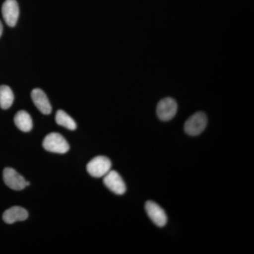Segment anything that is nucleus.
<instances>
[{
	"label": "nucleus",
	"mask_w": 254,
	"mask_h": 254,
	"mask_svg": "<svg viewBox=\"0 0 254 254\" xmlns=\"http://www.w3.org/2000/svg\"><path fill=\"white\" fill-rule=\"evenodd\" d=\"M43 145L48 151L60 154L67 153L69 150V145L66 140L60 133L55 132L47 135L43 140Z\"/></svg>",
	"instance_id": "1"
},
{
	"label": "nucleus",
	"mask_w": 254,
	"mask_h": 254,
	"mask_svg": "<svg viewBox=\"0 0 254 254\" xmlns=\"http://www.w3.org/2000/svg\"><path fill=\"white\" fill-rule=\"evenodd\" d=\"M208 124L206 115L202 112L193 114L185 124V131L190 136H198L200 134Z\"/></svg>",
	"instance_id": "2"
},
{
	"label": "nucleus",
	"mask_w": 254,
	"mask_h": 254,
	"mask_svg": "<svg viewBox=\"0 0 254 254\" xmlns=\"http://www.w3.org/2000/svg\"><path fill=\"white\" fill-rule=\"evenodd\" d=\"M112 163L109 158L100 155L92 159L87 165L88 173L95 178L104 177L111 170Z\"/></svg>",
	"instance_id": "3"
},
{
	"label": "nucleus",
	"mask_w": 254,
	"mask_h": 254,
	"mask_svg": "<svg viewBox=\"0 0 254 254\" xmlns=\"http://www.w3.org/2000/svg\"><path fill=\"white\" fill-rule=\"evenodd\" d=\"M177 108V102L173 98H163L159 102L157 106V115L162 121H170L176 115Z\"/></svg>",
	"instance_id": "4"
},
{
	"label": "nucleus",
	"mask_w": 254,
	"mask_h": 254,
	"mask_svg": "<svg viewBox=\"0 0 254 254\" xmlns=\"http://www.w3.org/2000/svg\"><path fill=\"white\" fill-rule=\"evenodd\" d=\"M145 211L150 220L158 227H164L168 222L165 210L153 200H148L145 205Z\"/></svg>",
	"instance_id": "5"
},
{
	"label": "nucleus",
	"mask_w": 254,
	"mask_h": 254,
	"mask_svg": "<svg viewBox=\"0 0 254 254\" xmlns=\"http://www.w3.org/2000/svg\"><path fill=\"white\" fill-rule=\"evenodd\" d=\"M105 186L115 194L123 195L126 192L127 188L125 182L118 172L110 170L106 174L103 179Z\"/></svg>",
	"instance_id": "6"
},
{
	"label": "nucleus",
	"mask_w": 254,
	"mask_h": 254,
	"mask_svg": "<svg viewBox=\"0 0 254 254\" xmlns=\"http://www.w3.org/2000/svg\"><path fill=\"white\" fill-rule=\"evenodd\" d=\"M3 180L5 185L13 190H21L27 187L25 179L13 168L4 169L3 171Z\"/></svg>",
	"instance_id": "7"
},
{
	"label": "nucleus",
	"mask_w": 254,
	"mask_h": 254,
	"mask_svg": "<svg viewBox=\"0 0 254 254\" xmlns=\"http://www.w3.org/2000/svg\"><path fill=\"white\" fill-rule=\"evenodd\" d=\"M1 13L5 22L10 27H14L19 16V8L16 0H5L1 7Z\"/></svg>",
	"instance_id": "8"
},
{
	"label": "nucleus",
	"mask_w": 254,
	"mask_h": 254,
	"mask_svg": "<svg viewBox=\"0 0 254 254\" xmlns=\"http://www.w3.org/2000/svg\"><path fill=\"white\" fill-rule=\"evenodd\" d=\"M31 98L36 108L44 115H50L52 107L48 97L41 89L36 88L31 92Z\"/></svg>",
	"instance_id": "9"
},
{
	"label": "nucleus",
	"mask_w": 254,
	"mask_h": 254,
	"mask_svg": "<svg viewBox=\"0 0 254 254\" xmlns=\"http://www.w3.org/2000/svg\"><path fill=\"white\" fill-rule=\"evenodd\" d=\"M28 213L26 209L20 206H13L3 214V220L6 223L13 224L17 221H23L28 218Z\"/></svg>",
	"instance_id": "10"
},
{
	"label": "nucleus",
	"mask_w": 254,
	"mask_h": 254,
	"mask_svg": "<svg viewBox=\"0 0 254 254\" xmlns=\"http://www.w3.org/2000/svg\"><path fill=\"white\" fill-rule=\"evenodd\" d=\"M14 123L18 129L23 132L31 131L33 128V121L27 112L21 110L14 117Z\"/></svg>",
	"instance_id": "11"
},
{
	"label": "nucleus",
	"mask_w": 254,
	"mask_h": 254,
	"mask_svg": "<svg viewBox=\"0 0 254 254\" xmlns=\"http://www.w3.org/2000/svg\"><path fill=\"white\" fill-rule=\"evenodd\" d=\"M14 95L11 88L6 85L0 86V108L9 109L14 103Z\"/></svg>",
	"instance_id": "12"
},
{
	"label": "nucleus",
	"mask_w": 254,
	"mask_h": 254,
	"mask_svg": "<svg viewBox=\"0 0 254 254\" xmlns=\"http://www.w3.org/2000/svg\"><path fill=\"white\" fill-rule=\"evenodd\" d=\"M56 123L60 126L64 127L69 130H75L76 128V124L67 113H65L64 110H60L57 112L55 116Z\"/></svg>",
	"instance_id": "13"
},
{
	"label": "nucleus",
	"mask_w": 254,
	"mask_h": 254,
	"mask_svg": "<svg viewBox=\"0 0 254 254\" xmlns=\"http://www.w3.org/2000/svg\"><path fill=\"white\" fill-rule=\"evenodd\" d=\"M3 31V26L2 23H1V21H0V37L1 36V33H2Z\"/></svg>",
	"instance_id": "14"
}]
</instances>
